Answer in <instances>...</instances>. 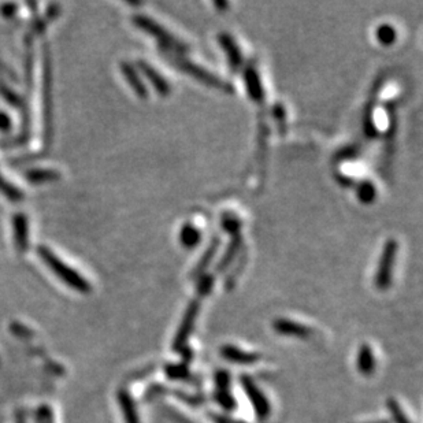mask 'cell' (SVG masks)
<instances>
[{"label":"cell","mask_w":423,"mask_h":423,"mask_svg":"<svg viewBox=\"0 0 423 423\" xmlns=\"http://www.w3.org/2000/svg\"><path fill=\"white\" fill-rule=\"evenodd\" d=\"M118 401L121 406V411L123 415L125 423H141L139 418V413L132 396L126 390H121L118 393Z\"/></svg>","instance_id":"16"},{"label":"cell","mask_w":423,"mask_h":423,"mask_svg":"<svg viewBox=\"0 0 423 423\" xmlns=\"http://www.w3.org/2000/svg\"><path fill=\"white\" fill-rule=\"evenodd\" d=\"M241 247H243V236H241V233L231 234V243H229V245H228L224 256L221 258L220 263L217 265L215 272L220 274V272H222V271L228 269L231 263H233V261L237 258Z\"/></svg>","instance_id":"15"},{"label":"cell","mask_w":423,"mask_h":423,"mask_svg":"<svg viewBox=\"0 0 423 423\" xmlns=\"http://www.w3.org/2000/svg\"><path fill=\"white\" fill-rule=\"evenodd\" d=\"M274 116L277 119L278 123H284L285 122V110L282 107V105H275L274 106Z\"/></svg>","instance_id":"30"},{"label":"cell","mask_w":423,"mask_h":423,"mask_svg":"<svg viewBox=\"0 0 423 423\" xmlns=\"http://www.w3.org/2000/svg\"><path fill=\"white\" fill-rule=\"evenodd\" d=\"M241 385H243V389L245 390L248 399L251 400V404H252V407H254L258 418L266 420L269 417L270 413H271V407H270L268 397L263 394V392L252 381V378H249L247 376L241 377Z\"/></svg>","instance_id":"6"},{"label":"cell","mask_w":423,"mask_h":423,"mask_svg":"<svg viewBox=\"0 0 423 423\" xmlns=\"http://www.w3.org/2000/svg\"><path fill=\"white\" fill-rule=\"evenodd\" d=\"M376 38L383 45H390V44H393L396 41L397 33H396V29L392 25L384 24V25H381V26L377 28Z\"/></svg>","instance_id":"23"},{"label":"cell","mask_w":423,"mask_h":423,"mask_svg":"<svg viewBox=\"0 0 423 423\" xmlns=\"http://www.w3.org/2000/svg\"><path fill=\"white\" fill-rule=\"evenodd\" d=\"M396 254H397V241L393 238H389L385 243L384 249H383L380 263H378V269H377L376 278H374V284H376L377 289H380V291H386L392 285Z\"/></svg>","instance_id":"4"},{"label":"cell","mask_w":423,"mask_h":423,"mask_svg":"<svg viewBox=\"0 0 423 423\" xmlns=\"http://www.w3.org/2000/svg\"><path fill=\"white\" fill-rule=\"evenodd\" d=\"M244 82L247 86V92L249 98L256 103L262 105L265 102V91L262 86V81L259 77V73L254 66H247L244 69Z\"/></svg>","instance_id":"8"},{"label":"cell","mask_w":423,"mask_h":423,"mask_svg":"<svg viewBox=\"0 0 423 423\" xmlns=\"http://www.w3.org/2000/svg\"><path fill=\"white\" fill-rule=\"evenodd\" d=\"M166 376L170 378V380H188L191 373L190 370L187 369V366H184L183 363L181 364H169L166 366Z\"/></svg>","instance_id":"25"},{"label":"cell","mask_w":423,"mask_h":423,"mask_svg":"<svg viewBox=\"0 0 423 423\" xmlns=\"http://www.w3.org/2000/svg\"><path fill=\"white\" fill-rule=\"evenodd\" d=\"M366 423H390L389 421H374V422H366Z\"/></svg>","instance_id":"35"},{"label":"cell","mask_w":423,"mask_h":423,"mask_svg":"<svg viewBox=\"0 0 423 423\" xmlns=\"http://www.w3.org/2000/svg\"><path fill=\"white\" fill-rule=\"evenodd\" d=\"M215 393H228L231 392V374L228 370H220L215 373Z\"/></svg>","instance_id":"26"},{"label":"cell","mask_w":423,"mask_h":423,"mask_svg":"<svg viewBox=\"0 0 423 423\" xmlns=\"http://www.w3.org/2000/svg\"><path fill=\"white\" fill-rule=\"evenodd\" d=\"M221 355L226 360H229L231 363H237V364H255L261 359L259 353L245 352L234 346H222Z\"/></svg>","instance_id":"13"},{"label":"cell","mask_w":423,"mask_h":423,"mask_svg":"<svg viewBox=\"0 0 423 423\" xmlns=\"http://www.w3.org/2000/svg\"><path fill=\"white\" fill-rule=\"evenodd\" d=\"M211 418H213V421L214 423H243V422H236V421H231L229 418H226V417H221V415H213L211 414Z\"/></svg>","instance_id":"33"},{"label":"cell","mask_w":423,"mask_h":423,"mask_svg":"<svg viewBox=\"0 0 423 423\" xmlns=\"http://www.w3.org/2000/svg\"><path fill=\"white\" fill-rule=\"evenodd\" d=\"M26 178L33 184H41V183H49L56 181L61 178V174L56 170H45V169H38L32 170L26 174Z\"/></svg>","instance_id":"20"},{"label":"cell","mask_w":423,"mask_h":423,"mask_svg":"<svg viewBox=\"0 0 423 423\" xmlns=\"http://www.w3.org/2000/svg\"><path fill=\"white\" fill-rule=\"evenodd\" d=\"M215 400L226 411H233L236 408V400L231 396V392L229 393H215Z\"/></svg>","instance_id":"28"},{"label":"cell","mask_w":423,"mask_h":423,"mask_svg":"<svg viewBox=\"0 0 423 423\" xmlns=\"http://www.w3.org/2000/svg\"><path fill=\"white\" fill-rule=\"evenodd\" d=\"M214 279L215 277L213 274H203L199 279L197 288H196V296L199 299H204L213 289L214 286Z\"/></svg>","instance_id":"24"},{"label":"cell","mask_w":423,"mask_h":423,"mask_svg":"<svg viewBox=\"0 0 423 423\" xmlns=\"http://www.w3.org/2000/svg\"><path fill=\"white\" fill-rule=\"evenodd\" d=\"M356 151L353 148H346L343 153L339 154V159H351L356 156Z\"/></svg>","instance_id":"31"},{"label":"cell","mask_w":423,"mask_h":423,"mask_svg":"<svg viewBox=\"0 0 423 423\" xmlns=\"http://www.w3.org/2000/svg\"><path fill=\"white\" fill-rule=\"evenodd\" d=\"M272 326H274V330L278 334H282V336H289V337L292 336V337L307 339V337L314 334V330L311 328L306 326V325H302V323L295 322V321L284 319V318H279V319L274 321Z\"/></svg>","instance_id":"7"},{"label":"cell","mask_w":423,"mask_h":423,"mask_svg":"<svg viewBox=\"0 0 423 423\" xmlns=\"http://www.w3.org/2000/svg\"><path fill=\"white\" fill-rule=\"evenodd\" d=\"M178 240H180V244H181L184 248L191 249V248H194V247L200 243V240H201V233H200V231H199L194 225H192V224H185V225L181 228V231H180Z\"/></svg>","instance_id":"18"},{"label":"cell","mask_w":423,"mask_h":423,"mask_svg":"<svg viewBox=\"0 0 423 423\" xmlns=\"http://www.w3.org/2000/svg\"><path fill=\"white\" fill-rule=\"evenodd\" d=\"M38 420H39L40 423H54L52 411H51L47 406H41V407H40Z\"/></svg>","instance_id":"29"},{"label":"cell","mask_w":423,"mask_h":423,"mask_svg":"<svg viewBox=\"0 0 423 423\" xmlns=\"http://www.w3.org/2000/svg\"><path fill=\"white\" fill-rule=\"evenodd\" d=\"M218 41H220L222 49L225 51V54L228 56L231 70L238 72L240 68L243 66V55H241V51H240L238 45L236 44L234 39L228 33H221L218 36Z\"/></svg>","instance_id":"12"},{"label":"cell","mask_w":423,"mask_h":423,"mask_svg":"<svg viewBox=\"0 0 423 423\" xmlns=\"http://www.w3.org/2000/svg\"><path fill=\"white\" fill-rule=\"evenodd\" d=\"M0 192L7 196V199H10L11 201H21L24 194L17 190L14 185H11L8 181H6L1 176H0Z\"/></svg>","instance_id":"27"},{"label":"cell","mask_w":423,"mask_h":423,"mask_svg":"<svg viewBox=\"0 0 423 423\" xmlns=\"http://www.w3.org/2000/svg\"><path fill=\"white\" fill-rule=\"evenodd\" d=\"M133 24H134V26H137L143 32L151 35L153 38L157 40L159 47L162 45L160 49H166V51L176 52V54H180V55L190 51V45L185 41L174 36L171 32H169L166 28H163L155 20L147 17V15H141V14L134 15L133 17Z\"/></svg>","instance_id":"3"},{"label":"cell","mask_w":423,"mask_h":423,"mask_svg":"<svg viewBox=\"0 0 423 423\" xmlns=\"http://www.w3.org/2000/svg\"><path fill=\"white\" fill-rule=\"evenodd\" d=\"M38 254H39L40 258L43 259V262L47 265V268L54 271V274L62 279L69 288L77 291L79 293H88L91 292L92 286L91 284L82 277L79 275V272L68 266L63 261H61L55 254L54 251H51L49 248L41 245L38 248Z\"/></svg>","instance_id":"2"},{"label":"cell","mask_w":423,"mask_h":423,"mask_svg":"<svg viewBox=\"0 0 423 423\" xmlns=\"http://www.w3.org/2000/svg\"><path fill=\"white\" fill-rule=\"evenodd\" d=\"M13 229H14V243L20 252H24L28 248V237H29V226L28 220L24 214L18 213L13 218Z\"/></svg>","instance_id":"14"},{"label":"cell","mask_w":423,"mask_h":423,"mask_svg":"<svg viewBox=\"0 0 423 423\" xmlns=\"http://www.w3.org/2000/svg\"><path fill=\"white\" fill-rule=\"evenodd\" d=\"M374 98H371L370 103L367 105L366 110H364V116H363V130H364V134L366 137L369 139H374L378 136V130H377V126L374 123V119H373V114H374Z\"/></svg>","instance_id":"19"},{"label":"cell","mask_w":423,"mask_h":423,"mask_svg":"<svg viewBox=\"0 0 423 423\" xmlns=\"http://www.w3.org/2000/svg\"><path fill=\"white\" fill-rule=\"evenodd\" d=\"M162 51V55L163 58L176 69L184 72L185 75H190L191 77L197 79L199 82L201 84H206L207 86H211L214 89H218V91H222L225 93H233L234 92V88L231 85V82L222 79V78L213 75L211 72L206 70L204 68L196 65L191 62L190 59L184 58L183 55L180 54H176V52H170V51H166V49H160Z\"/></svg>","instance_id":"1"},{"label":"cell","mask_w":423,"mask_h":423,"mask_svg":"<svg viewBox=\"0 0 423 423\" xmlns=\"http://www.w3.org/2000/svg\"><path fill=\"white\" fill-rule=\"evenodd\" d=\"M359 371L363 376H371L376 370V356L373 353L371 346L363 344L359 349L357 353V363H356Z\"/></svg>","instance_id":"17"},{"label":"cell","mask_w":423,"mask_h":423,"mask_svg":"<svg viewBox=\"0 0 423 423\" xmlns=\"http://www.w3.org/2000/svg\"><path fill=\"white\" fill-rule=\"evenodd\" d=\"M241 221L240 218L233 214V213H224L222 218H221V228L222 231L229 233V234H236V233H241Z\"/></svg>","instance_id":"22"},{"label":"cell","mask_w":423,"mask_h":423,"mask_svg":"<svg viewBox=\"0 0 423 423\" xmlns=\"http://www.w3.org/2000/svg\"><path fill=\"white\" fill-rule=\"evenodd\" d=\"M356 194L363 204H370L377 197V190L371 181H362L356 187Z\"/></svg>","instance_id":"21"},{"label":"cell","mask_w":423,"mask_h":423,"mask_svg":"<svg viewBox=\"0 0 423 423\" xmlns=\"http://www.w3.org/2000/svg\"><path fill=\"white\" fill-rule=\"evenodd\" d=\"M220 245H221V237L217 234V236L213 237V240L210 241L204 254L200 256L197 265L192 270L191 278H200L204 274V271L210 268V265L213 263V261H214V258H215V255L220 249Z\"/></svg>","instance_id":"11"},{"label":"cell","mask_w":423,"mask_h":423,"mask_svg":"<svg viewBox=\"0 0 423 423\" xmlns=\"http://www.w3.org/2000/svg\"><path fill=\"white\" fill-rule=\"evenodd\" d=\"M200 302H201V299H199V298L193 299L185 309L184 318L181 321V325L178 328V332H177V334L174 337V343H173V349L176 352H181L184 348H187V341H188L190 336L192 334L194 323L197 321V315L200 311Z\"/></svg>","instance_id":"5"},{"label":"cell","mask_w":423,"mask_h":423,"mask_svg":"<svg viewBox=\"0 0 423 423\" xmlns=\"http://www.w3.org/2000/svg\"><path fill=\"white\" fill-rule=\"evenodd\" d=\"M10 128V119L8 116L3 113H0V129L1 130H7Z\"/></svg>","instance_id":"32"},{"label":"cell","mask_w":423,"mask_h":423,"mask_svg":"<svg viewBox=\"0 0 423 423\" xmlns=\"http://www.w3.org/2000/svg\"><path fill=\"white\" fill-rule=\"evenodd\" d=\"M137 65H139V69L143 72V75L151 82V85L154 86L155 91L160 96H167L171 92V86L167 82V79L163 78V76L156 69H154L151 65H148L144 61H139Z\"/></svg>","instance_id":"10"},{"label":"cell","mask_w":423,"mask_h":423,"mask_svg":"<svg viewBox=\"0 0 423 423\" xmlns=\"http://www.w3.org/2000/svg\"><path fill=\"white\" fill-rule=\"evenodd\" d=\"M121 72L126 79V82L130 85V88L133 89V92L139 98L146 99L148 96V89H147L144 81L140 77L139 70L136 69V66H133L132 63H128V62H122L121 63Z\"/></svg>","instance_id":"9"},{"label":"cell","mask_w":423,"mask_h":423,"mask_svg":"<svg viewBox=\"0 0 423 423\" xmlns=\"http://www.w3.org/2000/svg\"><path fill=\"white\" fill-rule=\"evenodd\" d=\"M214 6L217 8H221V11H222V10H225V8L229 7V3L228 1H214Z\"/></svg>","instance_id":"34"}]
</instances>
